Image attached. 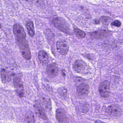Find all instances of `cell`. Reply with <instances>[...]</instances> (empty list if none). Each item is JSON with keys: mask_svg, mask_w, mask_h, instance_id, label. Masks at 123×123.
<instances>
[{"mask_svg": "<svg viewBox=\"0 0 123 123\" xmlns=\"http://www.w3.org/2000/svg\"><path fill=\"white\" fill-rule=\"evenodd\" d=\"M15 39L23 57L27 60H30L31 58V55L29 44L25 38L16 37Z\"/></svg>", "mask_w": 123, "mask_h": 123, "instance_id": "cell-1", "label": "cell"}, {"mask_svg": "<svg viewBox=\"0 0 123 123\" xmlns=\"http://www.w3.org/2000/svg\"><path fill=\"white\" fill-rule=\"evenodd\" d=\"M53 23L59 30L68 35H72V31L68 23L63 18L56 17L54 18Z\"/></svg>", "mask_w": 123, "mask_h": 123, "instance_id": "cell-2", "label": "cell"}, {"mask_svg": "<svg viewBox=\"0 0 123 123\" xmlns=\"http://www.w3.org/2000/svg\"><path fill=\"white\" fill-rule=\"evenodd\" d=\"M15 92L19 98H22L24 95L23 82L21 79L18 77H15L13 80Z\"/></svg>", "mask_w": 123, "mask_h": 123, "instance_id": "cell-3", "label": "cell"}, {"mask_svg": "<svg viewBox=\"0 0 123 123\" xmlns=\"http://www.w3.org/2000/svg\"><path fill=\"white\" fill-rule=\"evenodd\" d=\"M110 83L108 81L105 80L101 82L99 87V91L102 97L107 98L110 96Z\"/></svg>", "mask_w": 123, "mask_h": 123, "instance_id": "cell-4", "label": "cell"}, {"mask_svg": "<svg viewBox=\"0 0 123 123\" xmlns=\"http://www.w3.org/2000/svg\"><path fill=\"white\" fill-rule=\"evenodd\" d=\"M73 68L77 73L84 74L87 69V65L85 62L81 60H77L74 63Z\"/></svg>", "mask_w": 123, "mask_h": 123, "instance_id": "cell-5", "label": "cell"}, {"mask_svg": "<svg viewBox=\"0 0 123 123\" xmlns=\"http://www.w3.org/2000/svg\"><path fill=\"white\" fill-rule=\"evenodd\" d=\"M56 46L58 52L61 55H66L68 53L69 45L66 40H61L57 42Z\"/></svg>", "mask_w": 123, "mask_h": 123, "instance_id": "cell-6", "label": "cell"}, {"mask_svg": "<svg viewBox=\"0 0 123 123\" xmlns=\"http://www.w3.org/2000/svg\"><path fill=\"white\" fill-rule=\"evenodd\" d=\"M106 111L109 115L113 117H118L121 115L122 112L121 108L117 105H111L108 106Z\"/></svg>", "mask_w": 123, "mask_h": 123, "instance_id": "cell-7", "label": "cell"}, {"mask_svg": "<svg viewBox=\"0 0 123 123\" xmlns=\"http://www.w3.org/2000/svg\"><path fill=\"white\" fill-rule=\"evenodd\" d=\"M112 32L110 31L105 30H102L93 32L91 33L90 35L92 39H99L108 37L110 36Z\"/></svg>", "mask_w": 123, "mask_h": 123, "instance_id": "cell-8", "label": "cell"}, {"mask_svg": "<svg viewBox=\"0 0 123 123\" xmlns=\"http://www.w3.org/2000/svg\"><path fill=\"white\" fill-rule=\"evenodd\" d=\"M34 110L37 115L42 119L44 120L47 119V116L46 115L44 108L41 106L38 101H36L34 105Z\"/></svg>", "mask_w": 123, "mask_h": 123, "instance_id": "cell-9", "label": "cell"}, {"mask_svg": "<svg viewBox=\"0 0 123 123\" xmlns=\"http://www.w3.org/2000/svg\"><path fill=\"white\" fill-rule=\"evenodd\" d=\"M40 100L44 107L48 110L52 109V103L50 98L45 94H42L40 97Z\"/></svg>", "mask_w": 123, "mask_h": 123, "instance_id": "cell-10", "label": "cell"}, {"mask_svg": "<svg viewBox=\"0 0 123 123\" xmlns=\"http://www.w3.org/2000/svg\"><path fill=\"white\" fill-rule=\"evenodd\" d=\"M13 31L15 37H26V34L23 27L20 25L16 24L13 27Z\"/></svg>", "mask_w": 123, "mask_h": 123, "instance_id": "cell-11", "label": "cell"}, {"mask_svg": "<svg viewBox=\"0 0 123 123\" xmlns=\"http://www.w3.org/2000/svg\"><path fill=\"white\" fill-rule=\"evenodd\" d=\"M47 71L50 77H55L58 74L59 72L58 66L56 64L52 63L48 66Z\"/></svg>", "mask_w": 123, "mask_h": 123, "instance_id": "cell-12", "label": "cell"}, {"mask_svg": "<svg viewBox=\"0 0 123 123\" xmlns=\"http://www.w3.org/2000/svg\"><path fill=\"white\" fill-rule=\"evenodd\" d=\"M89 86L86 84H82L79 85L77 88V92L80 97H86L89 92Z\"/></svg>", "mask_w": 123, "mask_h": 123, "instance_id": "cell-13", "label": "cell"}, {"mask_svg": "<svg viewBox=\"0 0 123 123\" xmlns=\"http://www.w3.org/2000/svg\"><path fill=\"white\" fill-rule=\"evenodd\" d=\"M55 116L56 119L59 123H64L67 119L65 112L61 108H58L56 110Z\"/></svg>", "mask_w": 123, "mask_h": 123, "instance_id": "cell-14", "label": "cell"}, {"mask_svg": "<svg viewBox=\"0 0 123 123\" xmlns=\"http://www.w3.org/2000/svg\"><path fill=\"white\" fill-rule=\"evenodd\" d=\"M11 73L6 69H2L1 72V77L2 82L6 84L9 82L11 80Z\"/></svg>", "mask_w": 123, "mask_h": 123, "instance_id": "cell-15", "label": "cell"}, {"mask_svg": "<svg viewBox=\"0 0 123 123\" xmlns=\"http://www.w3.org/2000/svg\"><path fill=\"white\" fill-rule=\"evenodd\" d=\"M39 59L40 63L43 65H46L49 62V57L46 52L43 50L39 51L38 53Z\"/></svg>", "mask_w": 123, "mask_h": 123, "instance_id": "cell-16", "label": "cell"}, {"mask_svg": "<svg viewBox=\"0 0 123 123\" xmlns=\"http://www.w3.org/2000/svg\"><path fill=\"white\" fill-rule=\"evenodd\" d=\"M24 123H35L34 116L32 112L29 111L26 113Z\"/></svg>", "mask_w": 123, "mask_h": 123, "instance_id": "cell-17", "label": "cell"}, {"mask_svg": "<svg viewBox=\"0 0 123 123\" xmlns=\"http://www.w3.org/2000/svg\"><path fill=\"white\" fill-rule=\"evenodd\" d=\"M26 27L30 36L31 37H34L35 35V31L33 22L31 21H27L26 23Z\"/></svg>", "mask_w": 123, "mask_h": 123, "instance_id": "cell-18", "label": "cell"}, {"mask_svg": "<svg viewBox=\"0 0 123 123\" xmlns=\"http://www.w3.org/2000/svg\"><path fill=\"white\" fill-rule=\"evenodd\" d=\"M58 92L59 95L62 98L64 99L67 97L68 91L67 89L65 87H61L58 88Z\"/></svg>", "mask_w": 123, "mask_h": 123, "instance_id": "cell-19", "label": "cell"}, {"mask_svg": "<svg viewBox=\"0 0 123 123\" xmlns=\"http://www.w3.org/2000/svg\"><path fill=\"white\" fill-rule=\"evenodd\" d=\"M74 32L76 34V36L78 38L82 39V38H85L86 37V34H85V32L80 30V29H77V28H74Z\"/></svg>", "mask_w": 123, "mask_h": 123, "instance_id": "cell-20", "label": "cell"}, {"mask_svg": "<svg viewBox=\"0 0 123 123\" xmlns=\"http://www.w3.org/2000/svg\"><path fill=\"white\" fill-rule=\"evenodd\" d=\"M100 20L103 24L107 25L112 21V19L108 17L103 16L100 17Z\"/></svg>", "mask_w": 123, "mask_h": 123, "instance_id": "cell-21", "label": "cell"}, {"mask_svg": "<svg viewBox=\"0 0 123 123\" xmlns=\"http://www.w3.org/2000/svg\"><path fill=\"white\" fill-rule=\"evenodd\" d=\"M111 24L112 26H115L117 27H120L121 25V23L120 21H118V20H116V21H114L112 22Z\"/></svg>", "mask_w": 123, "mask_h": 123, "instance_id": "cell-22", "label": "cell"}, {"mask_svg": "<svg viewBox=\"0 0 123 123\" xmlns=\"http://www.w3.org/2000/svg\"><path fill=\"white\" fill-rule=\"evenodd\" d=\"M95 24H99L100 23V21L98 19H96L95 20L94 22Z\"/></svg>", "mask_w": 123, "mask_h": 123, "instance_id": "cell-23", "label": "cell"}, {"mask_svg": "<svg viewBox=\"0 0 123 123\" xmlns=\"http://www.w3.org/2000/svg\"><path fill=\"white\" fill-rule=\"evenodd\" d=\"M95 123H104V122H103V121H101L99 120H97L95 121Z\"/></svg>", "mask_w": 123, "mask_h": 123, "instance_id": "cell-24", "label": "cell"}, {"mask_svg": "<svg viewBox=\"0 0 123 123\" xmlns=\"http://www.w3.org/2000/svg\"><path fill=\"white\" fill-rule=\"evenodd\" d=\"M26 2H29V3H31L33 0H25Z\"/></svg>", "mask_w": 123, "mask_h": 123, "instance_id": "cell-25", "label": "cell"}, {"mask_svg": "<svg viewBox=\"0 0 123 123\" xmlns=\"http://www.w3.org/2000/svg\"></svg>", "mask_w": 123, "mask_h": 123, "instance_id": "cell-26", "label": "cell"}]
</instances>
